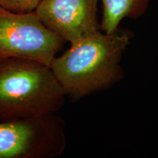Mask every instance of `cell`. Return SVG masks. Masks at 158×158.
Masks as SVG:
<instances>
[{
    "mask_svg": "<svg viewBox=\"0 0 158 158\" xmlns=\"http://www.w3.org/2000/svg\"><path fill=\"white\" fill-rule=\"evenodd\" d=\"M41 0H0V6L14 13H25L35 11Z\"/></svg>",
    "mask_w": 158,
    "mask_h": 158,
    "instance_id": "7",
    "label": "cell"
},
{
    "mask_svg": "<svg viewBox=\"0 0 158 158\" xmlns=\"http://www.w3.org/2000/svg\"><path fill=\"white\" fill-rule=\"evenodd\" d=\"M99 0H41L35 10L43 24L65 42L100 30Z\"/></svg>",
    "mask_w": 158,
    "mask_h": 158,
    "instance_id": "5",
    "label": "cell"
},
{
    "mask_svg": "<svg viewBox=\"0 0 158 158\" xmlns=\"http://www.w3.org/2000/svg\"><path fill=\"white\" fill-rule=\"evenodd\" d=\"M66 147V124L56 113L0 121V158H54Z\"/></svg>",
    "mask_w": 158,
    "mask_h": 158,
    "instance_id": "3",
    "label": "cell"
},
{
    "mask_svg": "<svg viewBox=\"0 0 158 158\" xmlns=\"http://www.w3.org/2000/svg\"><path fill=\"white\" fill-rule=\"evenodd\" d=\"M66 43L35 11L14 13L0 6V59H24L50 65Z\"/></svg>",
    "mask_w": 158,
    "mask_h": 158,
    "instance_id": "4",
    "label": "cell"
},
{
    "mask_svg": "<svg viewBox=\"0 0 158 158\" xmlns=\"http://www.w3.org/2000/svg\"><path fill=\"white\" fill-rule=\"evenodd\" d=\"M66 96L51 68L24 59H0V121L56 114Z\"/></svg>",
    "mask_w": 158,
    "mask_h": 158,
    "instance_id": "2",
    "label": "cell"
},
{
    "mask_svg": "<svg viewBox=\"0 0 158 158\" xmlns=\"http://www.w3.org/2000/svg\"><path fill=\"white\" fill-rule=\"evenodd\" d=\"M133 37L129 29L118 28L112 33L99 30L70 43L50 65L66 98L76 101L121 81L122 55Z\"/></svg>",
    "mask_w": 158,
    "mask_h": 158,
    "instance_id": "1",
    "label": "cell"
},
{
    "mask_svg": "<svg viewBox=\"0 0 158 158\" xmlns=\"http://www.w3.org/2000/svg\"><path fill=\"white\" fill-rule=\"evenodd\" d=\"M102 15L100 30L112 33L119 28L124 19H138L143 16L149 8L151 0H100Z\"/></svg>",
    "mask_w": 158,
    "mask_h": 158,
    "instance_id": "6",
    "label": "cell"
}]
</instances>
